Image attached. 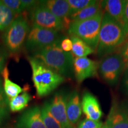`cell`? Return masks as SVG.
Instances as JSON below:
<instances>
[{"label": "cell", "instance_id": "cell-1", "mask_svg": "<svg viewBox=\"0 0 128 128\" xmlns=\"http://www.w3.org/2000/svg\"><path fill=\"white\" fill-rule=\"evenodd\" d=\"M128 37L124 28L108 14L104 12L96 55L103 58L118 53Z\"/></svg>", "mask_w": 128, "mask_h": 128}, {"label": "cell", "instance_id": "cell-2", "mask_svg": "<svg viewBox=\"0 0 128 128\" xmlns=\"http://www.w3.org/2000/svg\"><path fill=\"white\" fill-rule=\"evenodd\" d=\"M32 70V80L36 94L42 97L49 95L65 81V77L48 67L39 60L28 57Z\"/></svg>", "mask_w": 128, "mask_h": 128}, {"label": "cell", "instance_id": "cell-3", "mask_svg": "<svg viewBox=\"0 0 128 128\" xmlns=\"http://www.w3.org/2000/svg\"><path fill=\"white\" fill-rule=\"evenodd\" d=\"M61 40L34 53L33 57L64 77L73 72V55L71 52H64L60 48Z\"/></svg>", "mask_w": 128, "mask_h": 128}, {"label": "cell", "instance_id": "cell-4", "mask_svg": "<svg viewBox=\"0 0 128 128\" xmlns=\"http://www.w3.org/2000/svg\"><path fill=\"white\" fill-rule=\"evenodd\" d=\"M103 14L102 12L87 20L72 22L68 29L69 34L79 38L96 52Z\"/></svg>", "mask_w": 128, "mask_h": 128}, {"label": "cell", "instance_id": "cell-5", "mask_svg": "<svg viewBox=\"0 0 128 128\" xmlns=\"http://www.w3.org/2000/svg\"><path fill=\"white\" fill-rule=\"evenodd\" d=\"M30 28L28 18L23 14L15 17L2 34V42L8 52L13 55L20 52Z\"/></svg>", "mask_w": 128, "mask_h": 128}, {"label": "cell", "instance_id": "cell-6", "mask_svg": "<svg viewBox=\"0 0 128 128\" xmlns=\"http://www.w3.org/2000/svg\"><path fill=\"white\" fill-rule=\"evenodd\" d=\"M126 69V64L119 53L103 57L98 62V71L106 82L114 86Z\"/></svg>", "mask_w": 128, "mask_h": 128}, {"label": "cell", "instance_id": "cell-7", "mask_svg": "<svg viewBox=\"0 0 128 128\" xmlns=\"http://www.w3.org/2000/svg\"><path fill=\"white\" fill-rule=\"evenodd\" d=\"M60 40L58 32L32 25L25 41L28 50L36 52Z\"/></svg>", "mask_w": 128, "mask_h": 128}, {"label": "cell", "instance_id": "cell-8", "mask_svg": "<svg viewBox=\"0 0 128 128\" xmlns=\"http://www.w3.org/2000/svg\"><path fill=\"white\" fill-rule=\"evenodd\" d=\"M33 24L46 29L60 32L68 29V26L50 11L42 6L37 5L31 12Z\"/></svg>", "mask_w": 128, "mask_h": 128}, {"label": "cell", "instance_id": "cell-9", "mask_svg": "<svg viewBox=\"0 0 128 128\" xmlns=\"http://www.w3.org/2000/svg\"><path fill=\"white\" fill-rule=\"evenodd\" d=\"M44 106L50 114L58 122L62 128H74L68 120L65 97L61 92L56 93L50 102H46Z\"/></svg>", "mask_w": 128, "mask_h": 128}, {"label": "cell", "instance_id": "cell-10", "mask_svg": "<svg viewBox=\"0 0 128 128\" xmlns=\"http://www.w3.org/2000/svg\"><path fill=\"white\" fill-rule=\"evenodd\" d=\"M98 69V62L87 57L74 59L73 71L78 84L82 83L87 78L97 76Z\"/></svg>", "mask_w": 128, "mask_h": 128}, {"label": "cell", "instance_id": "cell-11", "mask_svg": "<svg viewBox=\"0 0 128 128\" xmlns=\"http://www.w3.org/2000/svg\"><path fill=\"white\" fill-rule=\"evenodd\" d=\"M105 124L108 128H128V110L116 97H113L111 108Z\"/></svg>", "mask_w": 128, "mask_h": 128}, {"label": "cell", "instance_id": "cell-12", "mask_svg": "<svg viewBox=\"0 0 128 128\" xmlns=\"http://www.w3.org/2000/svg\"><path fill=\"white\" fill-rule=\"evenodd\" d=\"M124 0L101 1L100 5L104 12L108 14L124 28L128 36V23L124 17Z\"/></svg>", "mask_w": 128, "mask_h": 128}, {"label": "cell", "instance_id": "cell-13", "mask_svg": "<svg viewBox=\"0 0 128 128\" xmlns=\"http://www.w3.org/2000/svg\"><path fill=\"white\" fill-rule=\"evenodd\" d=\"M38 5L44 7L70 26V9L67 0H45L38 1Z\"/></svg>", "mask_w": 128, "mask_h": 128}, {"label": "cell", "instance_id": "cell-14", "mask_svg": "<svg viewBox=\"0 0 128 128\" xmlns=\"http://www.w3.org/2000/svg\"><path fill=\"white\" fill-rule=\"evenodd\" d=\"M17 128H46L41 115V109L38 106L30 108L21 115L17 121Z\"/></svg>", "mask_w": 128, "mask_h": 128}, {"label": "cell", "instance_id": "cell-15", "mask_svg": "<svg viewBox=\"0 0 128 128\" xmlns=\"http://www.w3.org/2000/svg\"><path fill=\"white\" fill-rule=\"evenodd\" d=\"M65 101L68 120L74 126L79 122L82 114V106L78 92L76 90L71 92L65 97Z\"/></svg>", "mask_w": 128, "mask_h": 128}, {"label": "cell", "instance_id": "cell-16", "mask_svg": "<svg viewBox=\"0 0 128 128\" xmlns=\"http://www.w3.org/2000/svg\"><path fill=\"white\" fill-rule=\"evenodd\" d=\"M81 106L87 119L99 121L103 116V112L98 100L91 92H86L83 94Z\"/></svg>", "mask_w": 128, "mask_h": 128}, {"label": "cell", "instance_id": "cell-17", "mask_svg": "<svg viewBox=\"0 0 128 128\" xmlns=\"http://www.w3.org/2000/svg\"><path fill=\"white\" fill-rule=\"evenodd\" d=\"M100 1H97L95 4L91 5L79 12L71 14L69 18L71 23L87 20V19L94 17V16H97L100 12H103L101 7Z\"/></svg>", "mask_w": 128, "mask_h": 128}, {"label": "cell", "instance_id": "cell-18", "mask_svg": "<svg viewBox=\"0 0 128 128\" xmlns=\"http://www.w3.org/2000/svg\"><path fill=\"white\" fill-rule=\"evenodd\" d=\"M4 79V82L3 84L4 92L7 96L8 100L14 98L18 96V94L23 92V89L20 86L11 81L9 79V71L7 66H5L2 74Z\"/></svg>", "mask_w": 128, "mask_h": 128}, {"label": "cell", "instance_id": "cell-19", "mask_svg": "<svg viewBox=\"0 0 128 128\" xmlns=\"http://www.w3.org/2000/svg\"><path fill=\"white\" fill-rule=\"evenodd\" d=\"M72 42V54L76 58H86L88 55L94 53V50L78 37L71 36Z\"/></svg>", "mask_w": 128, "mask_h": 128}, {"label": "cell", "instance_id": "cell-20", "mask_svg": "<svg viewBox=\"0 0 128 128\" xmlns=\"http://www.w3.org/2000/svg\"><path fill=\"white\" fill-rule=\"evenodd\" d=\"M32 97L28 92H23L21 95L8 100L10 110L12 112H20L28 106Z\"/></svg>", "mask_w": 128, "mask_h": 128}, {"label": "cell", "instance_id": "cell-21", "mask_svg": "<svg viewBox=\"0 0 128 128\" xmlns=\"http://www.w3.org/2000/svg\"><path fill=\"white\" fill-rule=\"evenodd\" d=\"M16 15L7 6L0 1V32H4L12 21Z\"/></svg>", "mask_w": 128, "mask_h": 128}, {"label": "cell", "instance_id": "cell-22", "mask_svg": "<svg viewBox=\"0 0 128 128\" xmlns=\"http://www.w3.org/2000/svg\"><path fill=\"white\" fill-rule=\"evenodd\" d=\"M8 100L5 94L2 80L0 79V124L8 114Z\"/></svg>", "mask_w": 128, "mask_h": 128}, {"label": "cell", "instance_id": "cell-23", "mask_svg": "<svg viewBox=\"0 0 128 128\" xmlns=\"http://www.w3.org/2000/svg\"><path fill=\"white\" fill-rule=\"evenodd\" d=\"M70 9V16L75 12L92 5L97 2L95 0H67Z\"/></svg>", "mask_w": 128, "mask_h": 128}, {"label": "cell", "instance_id": "cell-24", "mask_svg": "<svg viewBox=\"0 0 128 128\" xmlns=\"http://www.w3.org/2000/svg\"><path fill=\"white\" fill-rule=\"evenodd\" d=\"M41 115L46 128H62L58 122L50 114L44 105L41 109Z\"/></svg>", "mask_w": 128, "mask_h": 128}, {"label": "cell", "instance_id": "cell-25", "mask_svg": "<svg viewBox=\"0 0 128 128\" xmlns=\"http://www.w3.org/2000/svg\"><path fill=\"white\" fill-rule=\"evenodd\" d=\"M16 16L20 15L24 12L20 0H2L1 1Z\"/></svg>", "mask_w": 128, "mask_h": 128}, {"label": "cell", "instance_id": "cell-26", "mask_svg": "<svg viewBox=\"0 0 128 128\" xmlns=\"http://www.w3.org/2000/svg\"><path fill=\"white\" fill-rule=\"evenodd\" d=\"M103 126L102 122L94 121L86 118L80 123L77 128H101Z\"/></svg>", "mask_w": 128, "mask_h": 128}, {"label": "cell", "instance_id": "cell-27", "mask_svg": "<svg viewBox=\"0 0 128 128\" xmlns=\"http://www.w3.org/2000/svg\"><path fill=\"white\" fill-rule=\"evenodd\" d=\"M118 53L120 55L126 64H128V37Z\"/></svg>", "mask_w": 128, "mask_h": 128}, {"label": "cell", "instance_id": "cell-28", "mask_svg": "<svg viewBox=\"0 0 128 128\" xmlns=\"http://www.w3.org/2000/svg\"><path fill=\"white\" fill-rule=\"evenodd\" d=\"M60 46L64 52H70L72 48V42L70 38H65L60 42Z\"/></svg>", "mask_w": 128, "mask_h": 128}, {"label": "cell", "instance_id": "cell-29", "mask_svg": "<svg viewBox=\"0 0 128 128\" xmlns=\"http://www.w3.org/2000/svg\"><path fill=\"white\" fill-rule=\"evenodd\" d=\"M23 11L33 10L38 4V1L34 0H20Z\"/></svg>", "mask_w": 128, "mask_h": 128}, {"label": "cell", "instance_id": "cell-30", "mask_svg": "<svg viewBox=\"0 0 128 128\" xmlns=\"http://www.w3.org/2000/svg\"><path fill=\"white\" fill-rule=\"evenodd\" d=\"M7 59V52L2 48H0V74L5 68V64Z\"/></svg>", "mask_w": 128, "mask_h": 128}, {"label": "cell", "instance_id": "cell-31", "mask_svg": "<svg viewBox=\"0 0 128 128\" xmlns=\"http://www.w3.org/2000/svg\"><path fill=\"white\" fill-rule=\"evenodd\" d=\"M124 74V86L126 92L128 94V69L126 68Z\"/></svg>", "mask_w": 128, "mask_h": 128}, {"label": "cell", "instance_id": "cell-32", "mask_svg": "<svg viewBox=\"0 0 128 128\" xmlns=\"http://www.w3.org/2000/svg\"><path fill=\"white\" fill-rule=\"evenodd\" d=\"M124 17H125L126 21L128 23V0L125 1V5H124Z\"/></svg>", "mask_w": 128, "mask_h": 128}, {"label": "cell", "instance_id": "cell-33", "mask_svg": "<svg viewBox=\"0 0 128 128\" xmlns=\"http://www.w3.org/2000/svg\"><path fill=\"white\" fill-rule=\"evenodd\" d=\"M108 128V127H107V126H106V124H103V126H102V128Z\"/></svg>", "mask_w": 128, "mask_h": 128}, {"label": "cell", "instance_id": "cell-34", "mask_svg": "<svg viewBox=\"0 0 128 128\" xmlns=\"http://www.w3.org/2000/svg\"><path fill=\"white\" fill-rule=\"evenodd\" d=\"M126 68H127V69H128V64H126Z\"/></svg>", "mask_w": 128, "mask_h": 128}, {"label": "cell", "instance_id": "cell-35", "mask_svg": "<svg viewBox=\"0 0 128 128\" xmlns=\"http://www.w3.org/2000/svg\"></svg>", "mask_w": 128, "mask_h": 128}]
</instances>
